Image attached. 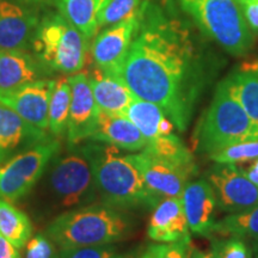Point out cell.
<instances>
[{"label": "cell", "instance_id": "1", "mask_svg": "<svg viewBox=\"0 0 258 258\" xmlns=\"http://www.w3.org/2000/svg\"><path fill=\"white\" fill-rule=\"evenodd\" d=\"M120 77L138 98L160 106L176 128L185 132L201 88L189 25L160 6L144 2Z\"/></svg>", "mask_w": 258, "mask_h": 258}, {"label": "cell", "instance_id": "2", "mask_svg": "<svg viewBox=\"0 0 258 258\" xmlns=\"http://www.w3.org/2000/svg\"><path fill=\"white\" fill-rule=\"evenodd\" d=\"M82 150L90 161L102 203L120 211L154 208L159 203L161 198L146 185L129 154L93 140Z\"/></svg>", "mask_w": 258, "mask_h": 258}, {"label": "cell", "instance_id": "3", "mask_svg": "<svg viewBox=\"0 0 258 258\" xmlns=\"http://www.w3.org/2000/svg\"><path fill=\"white\" fill-rule=\"evenodd\" d=\"M60 249L108 245L131 233V221L104 203H92L57 215L44 232Z\"/></svg>", "mask_w": 258, "mask_h": 258}, {"label": "cell", "instance_id": "4", "mask_svg": "<svg viewBox=\"0 0 258 258\" xmlns=\"http://www.w3.org/2000/svg\"><path fill=\"white\" fill-rule=\"evenodd\" d=\"M89 42L60 12H47L40 17L30 51L49 72L74 74L85 66Z\"/></svg>", "mask_w": 258, "mask_h": 258}, {"label": "cell", "instance_id": "5", "mask_svg": "<svg viewBox=\"0 0 258 258\" xmlns=\"http://www.w3.org/2000/svg\"><path fill=\"white\" fill-rule=\"evenodd\" d=\"M198 147L211 154L232 145L258 139V127L251 121L226 80L219 84L199 127Z\"/></svg>", "mask_w": 258, "mask_h": 258}, {"label": "cell", "instance_id": "6", "mask_svg": "<svg viewBox=\"0 0 258 258\" xmlns=\"http://www.w3.org/2000/svg\"><path fill=\"white\" fill-rule=\"evenodd\" d=\"M182 10L211 38L232 55H244L253 46V32L237 0H179Z\"/></svg>", "mask_w": 258, "mask_h": 258}, {"label": "cell", "instance_id": "7", "mask_svg": "<svg viewBox=\"0 0 258 258\" xmlns=\"http://www.w3.org/2000/svg\"><path fill=\"white\" fill-rule=\"evenodd\" d=\"M70 148L66 154H57L50 161L47 180L50 203L64 212L92 205L99 198L91 165L82 147Z\"/></svg>", "mask_w": 258, "mask_h": 258}, {"label": "cell", "instance_id": "8", "mask_svg": "<svg viewBox=\"0 0 258 258\" xmlns=\"http://www.w3.org/2000/svg\"><path fill=\"white\" fill-rule=\"evenodd\" d=\"M60 150V141L51 139L3 163L0 165V199L12 202L27 196Z\"/></svg>", "mask_w": 258, "mask_h": 258}, {"label": "cell", "instance_id": "9", "mask_svg": "<svg viewBox=\"0 0 258 258\" xmlns=\"http://www.w3.org/2000/svg\"><path fill=\"white\" fill-rule=\"evenodd\" d=\"M206 179L214 189L218 207L237 214L258 206V186L235 164H217L206 172Z\"/></svg>", "mask_w": 258, "mask_h": 258}, {"label": "cell", "instance_id": "10", "mask_svg": "<svg viewBox=\"0 0 258 258\" xmlns=\"http://www.w3.org/2000/svg\"><path fill=\"white\" fill-rule=\"evenodd\" d=\"M140 9L137 14L105 28L96 36L91 47L92 59L96 66L104 72L116 77L121 76L125 55L140 23Z\"/></svg>", "mask_w": 258, "mask_h": 258}, {"label": "cell", "instance_id": "11", "mask_svg": "<svg viewBox=\"0 0 258 258\" xmlns=\"http://www.w3.org/2000/svg\"><path fill=\"white\" fill-rule=\"evenodd\" d=\"M69 80L72 97L66 128L67 141L70 146H78L83 141L90 140L95 133L101 110L93 96L88 73L70 74Z\"/></svg>", "mask_w": 258, "mask_h": 258}, {"label": "cell", "instance_id": "12", "mask_svg": "<svg viewBox=\"0 0 258 258\" xmlns=\"http://www.w3.org/2000/svg\"><path fill=\"white\" fill-rule=\"evenodd\" d=\"M55 79H40L17 89L0 90V102L31 123L47 131L50 95Z\"/></svg>", "mask_w": 258, "mask_h": 258}, {"label": "cell", "instance_id": "13", "mask_svg": "<svg viewBox=\"0 0 258 258\" xmlns=\"http://www.w3.org/2000/svg\"><path fill=\"white\" fill-rule=\"evenodd\" d=\"M40 16L22 0H0V49L28 50Z\"/></svg>", "mask_w": 258, "mask_h": 258}, {"label": "cell", "instance_id": "14", "mask_svg": "<svg viewBox=\"0 0 258 258\" xmlns=\"http://www.w3.org/2000/svg\"><path fill=\"white\" fill-rule=\"evenodd\" d=\"M146 185L164 198H182L190 177L184 171L146 150L129 154Z\"/></svg>", "mask_w": 258, "mask_h": 258}, {"label": "cell", "instance_id": "15", "mask_svg": "<svg viewBox=\"0 0 258 258\" xmlns=\"http://www.w3.org/2000/svg\"><path fill=\"white\" fill-rule=\"evenodd\" d=\"M51 140L40 129L0 102V165L29 148Z\"/></svg>", "mask_w": 258, "mask_h": 258}, {"label": "cell", "instance_id": "16", "mask_svg": "<svg viewBox=\"0 0 258 258\" xmlns=\"http://www.w3.org/2000/svg\"><path fill=\"white\" fill-rule=\"evenodd\" d=\"M182 201L190 232L199 237H211L217 222L215 209L218 202L208 180L188 182L182 194Z\"/></svg>", "mask_w": 258, "mask_h": 258}, {"label": "cell", "instance_id": "17", "mask_svg": "<svg viewBox=\"0 0 258 258\" xmlns=\"http://www.w3.org/2000/svg\"><path fill=\"white\" fill-rule=\"evenodd\" d=\"M150 239L158 243L190 240L182 198H164L153 208L147 226Z\"/></svg>", "mask_w": 258, "mask_h": 258}, {"label": "cell", "instance_id": "18", "mask_svg": "<svg viewBox=\"0 0 258 258\" xmlns=\"http://www.w3.org/2000/svg\"><path fill=\"white\" fill-rule=\"evenodd\" d=\"M31 51L0 49V90H12L51 76Z\"/></svg>", "mask_w": 258, "mask_h": 258}, {"label": "cell", "instance_id": "19", "mask_svg": "<svg viewBox=\"0 0 258 258\" xmlns=\"http://www.w3.org/2000/svg\"><path fill=\"white\" fill-rule=\"evenodd\" d=\"M90 140L101 141L129 152H140L146 147V139L127 116L99 111L95 133Z\"/></svg>", "mask_w": 258, "mask_h": 258}, {"label": "cell", "instance_id": "20", "mask_svg": "<svg viewBox=\"0 0 258 258\" xmlns=\"http://www.w3.org/2000/svg\"><path fill=\"white\" fill-rule=\"evenodd\" d=\"M89 79L99 110L108 114L124 115L137 96L131 91L120 77L112 76L95 67L90 71Z\"/></svg>", "mask_w": 258, "mask_h": 258}, {"label": "cell", "instance_id": "21", "mask_svg": "<svg viewBox=\"0 0 258 258\" xmlns=\"http://www.w3.org/2000/svg\"><path fill=\"white\" fill-rule=\"evenodd\" d=\"M125 116L139 128L147 143L161 135L173 134L176 125L163 109L152 102L135 98L129 105Z\"/></svg>", "mask_w": 258, "mask_h": 258}, {"label": "cell", "instance_id": "22", "mask_svg": "<svg viewBox=\"0 0 258 258\" xmlns=\"http://www.w3.org/2000/svg\"><path fill=\"white\" fill-rule=\"evenodd\" d=\"M109 0H55L57 10L89 40L98 29V16Z\"/></svg>", "mask_w": 258, "mask_h": 258}, {"label": "cell", "instance_id": "23", "mask_svg": "<svg viewBox=\"0 0 258 258\" xmlns=\"http://www.w3.org/2000/svg\"><path fill=\"white\" fill-rule=\"evenodd\" d=\"M144 150L173 164L178 169L184 171L190 178L198 173V165L192 153L175 134L161 135L153 141L147 143Z\"/></svg>", "mask_w": 258, "mask_h": 258}, {"label": "cell", "instance_id": "24", "mask_svg": "<svg viewBox=\"0 0 258 258\" xmlns=\"http://www.w3.org/2000/svg\"><path fill=\"white\" fill-rule=\"evenodd\" d=\"M0 233L17 249H23L32 234L28 215L4 199H0Z\"/></svg>", "mask_w": 258, "mask_h": 258}, {"label": "cell", "instance_id": "25", "mask_svg": "<svg viewBox=\"0 0 258 258\" xmlns=\"http://www.w3.org/2000/svg\"><path fill=\"white\" fill-rule=\"evenodd\" d=\"M225 80L232 95L258 127V72L241 69Z\"/></svg>", "mask_w": 258, "mask_h": 258}, {"label": "cell", "instance_id": "26", "mask_svg": "<svg viewBox=\"0 0 258 258\" xmlns=\"http://www.w3.org/2000/svg\"><path fill=\"white\" fill-rule=\"evenodd\" d=\"M71 84L69 77L55 79L49 101L48 112V129L53 137H60L67 128L71 108Z\"/></svg>", "mask_w": 258, "mask_h": 258}, {"label": "cell", "instance_id": "27", "mask_svg": "<svg viewBox=\"0 0 258 258\" xmlns=\"http://www.w3.org/2000/svg\"><path fill=\"white\" fill-rule=\"evenodd\" d=\"M213 233L221 237H238L244 240H258V206L222 218L215 222Z\"/></svg>", "mask_w": 258, "mask_h": 258}, {"label": "cell", "instance_id": "28", "mask_svg": "<svg viewBox=\"0 0 258 258\" xmlns=\"http://www.w3.org/2000/svg\"><path fill=\"white\" fill-rule=\"evenodd\" d=\"M211 160L217 164H243L258 158V139L225 147L208 154Z\"/></svg>", "mask_w": 258, "mask_h": 258}, {"label": "cell", "instance_id": "29", "mask_svg": "<svg viewBox=\"0 0 258 258\" xmlns=\"http://www.w3.org/2000/svg\"><path fill=\"white\" fill-rule=\"evenodd\" d=\"M143 0H109L98 16V29L108 28L137 14Z\"/></svg>", "mask_w": 258, "mask_h": 258}, {"label": "cell", "instance_id": "30", "mask_svg": "<svg viewBox=\"0 0 258 258\" xmlns=\"http://www.w3.org/2000/svg\"><path fill=\"white\" fill-rule=\"evenodd\" d=\"M213 258H252L249 245L238 237H226L225 239L212 241Z\"/></svg>", "mask_w": 258, "mask_h": 258}, {"label": "cell", "instance_id": "31", "mask_svg": "<svg viewBox=\"0 0 258 258\" xmlns=\"http://www.w3.org/2000/svg\"><path fill=\"white\" fill-rule=\"evenodd\" d=\"M24 258H60V251L46 233H37L25 245Z\"/></svg>", "mask_w": 258, "mask_h": 258}, {"label": "cell", "instance_id": "32", "mask_svg": "<svg viewBox=\"0 0 258 258\" xmlns=\"http://www.w3.org/2000/svg\"><path fill=\"white\" fill-rule=\"evenodd\" d=\"M115 253L116 249L111 244L60 249V258H110Z\"/></svg>", "mask_w": 258, "mask_h": 258}, {"label": "cell", "instance_id": "33", "mask_svg": "<svg viewBox=\"0 0 258 258\" xmlns=\"http://www.w3.org/2000/svg\"><path fill=\"white\" fill-rule=\"evenodd\" d=\"M247 24L253 34H258V0H237Z\"/></svg>", "mask_w": 258, "mask_h": 258}, {"label": "cell", "instance_id": "34", "mask_svg": "<svg viewBox=\"0 0 258 258\" xmlns=\"http://www.w3.org/2000/svg\"><path fill=\"white\" fill-rule=\"evenodd\" d=\"M190 240H179L165 244L160 258H188Z\"/></svg>", "mask_w": 258, "mask_h": 258}, {"label": "cell", "instance_id": "35", "mask_svg": "<svg viewBox=\"0 0 258 258\" xmlns=\"http://www.w3.org/2000/svg\"><path fill=\"white\" fill-rule=\"evenodd\" d=\"M0 258H22L19 249L0 233Z\"/></svg>", "mask_w": 258, "mask_h": 258}, {"label": "cell", "instance_id": "36", "mask_svg": "<svg viewBox=\"0 0 258 258\" xmlns=\"http://www.w3.org/2000/svg\"><path fill=\"white\" fill-rule=\"evenodd\" d=\"M165 249V244H152L145 250L140 258H160Z\"/></svg>", "mask_w": 258, "mask_h": 258}, {"label": "cell", "instance_id": "37", "mask_svg": "<svg viewBox=\"0 0 258 258\" xmlns=\"http://www.w3.org/2000/svg\"><path fill=\"white\" fill-rule=\"evenodd\" d=\"M244 173L246 175L247 178H249L253 184H256L258 186V158L253 160V163L247 167V169H244Z\"/></svg>", "mask_w": 258, "mask_h": 258}, {"label": "cell", "instance_id": "38", "mask_svg": "<svg viewBox=\"0 0 258 258\" xmlns=\"http://www.w3.org/2000/svg\"><path fill=\"white\" fill-rule=\"evenodd\" d=\"M190 258H213V257L211 252L205 253V252H200V251H195Z\"/></svg>", "mask_w": 258, "mask_h": 258}, {"label": "cell", "instance_id": "39", "mask_svg": "<svg viewBox=\"0 0 258 258\" xmlns=\"http://www.w3.org/2000/svg\"><path fill=\"white\" fill-rule=\"evenodd\" d=\"M243 69L252 70V71H256V72H258V60L253 61V62H251V63H246V64H245V67H243Z\"/></svg>", "mask_w": 258, "mask_h": 258}, {"label": "cell", "instance_id": "40", "mask_svg": "<svg viewBox=\"0 0 258 258\" xmlns=\"http://www.w3.org/2000/svg\"><path fill=\"white\" fill-rule=\"evenodd\" d=\"M110 258H132V256H129V254H117V253H115L114 256H111Z\"/></svg>", "mask_w": 258, "mask_h": 258}, {"label": "cell", "instance_id": "41", "mask_svg": "<svg viewBox=\"0 0 258 258\" xmlns=\"http://www.w3.org/2000/svg\"><path fill=\"white\" fill-rule=\"evenodd\" d=\"M25 3H38V2H44V0H22Z\"/></svg>", "mask_w": 258, "mask_h": 258}, {"label": "cell", "instance_id": "42", "mask_svg": "<svg viewBox=\"0 0 258 258\" xmlns=\"http://www.w3.org/2000/svg\"><path fill=\"white\" fill-rule=\"evenodd\" d=\"M256 258H258V256H257V257H256Z\"/></svg>", "mask_w": 258, "mask_h": 258}]
</instances>
